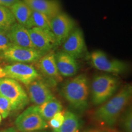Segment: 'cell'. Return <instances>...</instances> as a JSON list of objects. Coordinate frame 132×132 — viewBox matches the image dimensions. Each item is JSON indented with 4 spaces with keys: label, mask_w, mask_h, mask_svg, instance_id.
Masks as SVG:
<instances>
[{
    "label": "cell",
    "mask_w": 132,
    "mask_h": 132,
    "mask_svg": "<svg viewBox=\"0 0 132 132\" xmlns=\"http://www.w3.org/2000/svg\"><path fill=\"white\" fill-rule=\"evenodd\" d=\"M12 45L6 32L0 31V53L4 52Z\"/></svg>",
    "instance_id": "obj_25"
},
{
    "label": "cell",
    "mask_w": 132,
    "mask_h": 132,
    "mask_svg": "<svg viewBox=\"0 0 132 132\" xmlns=\"http://www.w3.org/2000/svg\"><path fill=\"white\" fill-rule=\"evenodd\" d=\"M81 128V121L77 114L70 111L64 113V120L58 128L53 132H79Z\"/></svg>",
    "instance_id": "obj_18"
},
{
    "label": "cell",
    "mask_w": 132,
    "mask_h": 132,
    "mask_svg": "<svg viewBox=\"0 0 132 132\" xmlns=\"http://www.w3.org/2000/svg\"><path fill=\"white\" fill-rule=\"evenodd\" d=\"M62 51L75 59L82 57L86 52V45L83 32L80 28H75L62 44Z\"/></svg>",
    "instance_id": "obj_13"
},
{
    "label": "cell",
    "mask_w": 132,
    "mask_h": 132,
    "mask_svg": "<svg viewBox=\"0 0 132 132\" xmlns=\"http://www.w3.org/2000/svg\"><path fill=\"white\" fill-rule=\"evenodd\" d=\"M15 124L16 128L21 132L40 131L48 127L37 105L29 106L23 111L16 118Z\"/></svg>",
    "instance_id": "obj_5"
},
{
    "label": "cell",
    "mask_w": 132,
    "mask_h": 132,
    "mask_svg": "<svg viewBox=\"0 0 132 132\" xmlns=\"http://www.w3.org/2000/svg\"><path fill=\"white\" fill-rule=\"evenodd\" d=\"M50 87L47 82L40 78L26 85L29 100L37 106L48 101L54 97Z\"/></svg>",
    "instance_id": "obj_11"
},
{
    "label": "cell",
    "mask_w": 132,
    "mask_h": 132,
    "mask_svg": "<svg viewBox=\"0 0 132 132\" xmlns=\"http://www.w3.org/2000/svg\"><path fill=\"white\" fill-rule=\"evenodd\" d=\"M37 62L39 70L47 79L46 82L50 86L56 85L62 80V76L57 70L53 52L51 51L44 54Z\"/></svg>",
    "instance_id": "obj_12"
},
{
    "label": "cell",
    "mask_w": 132,
    "mask_h": 132,
    "mask_svg": "<svg viewBox=\"0 0 132 132\" xmlns=\"http://www.w3.org/2000/svg\"><path fill=\"white\" fill-rule=\"evenodd\" d=\"M25 27L27 29L37 28L51 30L50 20L45 15L36 11H32L30 17Z\"/></svg>",
    "instance_id": "obj_20"
},
{
    "label": "cell",
    "mask_w": 132,
    "mask_h": 132,
    "mask_svg": "<svg viewBox=\"0 0 132 132\" xmlns=\"http://www.w3.org/2000/svg\"><path fill=\"white\" fill-rule=\"evenodd\" d=\"M8 38L12 45L26 48H32L28 29L16 22L6 32Z\"/></svg>",
    "instance_id": "obj_16"
},
{
    "label": "cell",
    "mask_w": 132,
    "mask_h": 132,
    "mask_svg": "<svg viewBox=\"0 0 132 132\" xmlns=\"http://www.w3.org/2000/svg\"><path fill=\"white\" fill-rule=\"evenodd\" d=\"M32 11L45 15L50 20L61 12L58 0H23Z\"/></svg>",
    "instance_id": "obj_15"
},
{
    "label": "cell",
    "mask_w": 132,
    "mask_h": 132,
    "mask_svg": "<svg viewBox=\"0 0 132 132\" xmlns=\"http://www.w3.org/2000/svg\"><path fill=\"white\" fill-rule=\"evenodd\" d=\"M1 120H2V118H1V116L0 115V123L1 122Z\"/></svg>",
    "instance_id": "obj_31"
},
{
    "label": "cell",
    "mask_w": 132,
    "mask_h": 132,
    "mask_svg": "<svg viewBox=\"0 0 132 132\" xmlns=\"http://www.w3.org/2000/svg\"><path fill=\"white\" fill-rule=\"evenodd\" d=\"M0 132H16V131L14 128H7V129L3 130V131Z\"/></svg>",
    "instance_id": "obj_28"
},
{
    "label": "cell",
    "mask_w": 132,
    "mask_h": 132,
    "mask_svg": "<svg viewBox=\"0 0 132 132\" xmlns=\"http://www.w3.org/2000/svg\"><path fill=\"white\" fill-rule=\"evenodd\" d=\"M92 65L97 70L106 73L115 74L122 73L127 69V64L118 59H111L102 50H95L90 56Z\"/></svg>",
    "instance_id": "obj_8"
},
{
    "label": "cell",
    "mask_w": 132,
    "mask_h": 132,
    "mask_svg": "<svg viewBox=\"0 0 132 132\" xmlns=\"http://www.w3.org/2000/svg\"><path fill=\"white\" fill-rule=\"evenodd\" d=\"M28 32L33 48L44 54L57 47L55 37L51 30L32 28L28 29Z\"/></svg>",
    "instance_id": "obj_10"
},
{
    "label": "cell",
    "mask_w": 132,
    "mask_h": 132,
    "mask_svg": "<svg viewBox=\"0 0 132 132\" xmlns=\"http://www.w3.org/2000/svg\"><path fill=\"white\" fill-rule=\"evenodd\" d=\"M43 55L44 54L34 48L12 45L0 53V58L9 62L31 63L37 62Z\"/></svg>",
    "instance_id": "obj_7"
},
{
    "label": "cell",
    "mask_w": 132,
    "mask_h": 132,
    "mask_svg": "<svg viewBox=\"0 0 132 132\" xmlns=\"http://www.w3.org/2000/svg\"><path fill=\"white\" fill-rule=\"evenodd\" d=\"M6 78L13 79L27 85L37 79L40 75L35 67L26 63L15 62L3 67Z\"/></svg>",
    "instance_id": "obj_6"
},
{
    "label": "cell",
    "mask_w": 132,
    "mask_h": 132,
    "mask_svg": "<svg viewBox=\"0 0 132 132\" xmlns=\"http://www.w3.org/2000/svg\"><path fill=\"white\" fill-rule=\"evenodd\" d=\"M9 9L16 22L25 26L32 12L30 7L23 0H19Z\"/></svg>",
    "instance_id": "obj_17"
},
{
    "label": "cell",
    "mask_w": 132,
    "mask_h": 132,
    "mask_svg": "<svg viewBox=\"0 0 132 132\" xmlns=\"http://www.w3.org/2000/svg\"><path fill=\"white\" fill-rule=\"evenodd\" d=\"M0 95L11 102L12 111H19L28 105L29 97L19 82L9 78H0Z\"/></svg>",
    "instance_id": "obj_4"
},
{
    "label": "cell",
    "mask_w": 132,
    "mask_h": 132,
    "mask_svg": "<svg viewBox=\"0 0 132 132\" xmlns=\"http://www.w3.org/2000/svg\"><path fill=\"white\" fill-rule=\"evenodd\" d=\"M102 132H117V131H111V130H108V131H102Z\"/></svg>",
    "instance_id": "obj_30"
},
{
    "label": "cell",
    "mask_w": 132,
    "mask_h": 132,
    "mask_svg": "<svg viewBox=\"0 0 132 132\" xmlns=\"http://www.w3.org/2000/svg\"><path fill=\"white\" fill-rule=\"evenodd\" d=\"M38 107L41 115L46 121L50 119L55 114L61 111L63 108L61 102L55 97H53L52 99L39 105Z\"/></svg>",
    "instance_id": "obj_19"
},
{
    "label": "cell",
    "mask_w": 132,
    "mask_h": 132,
    "mask_svg": "<svg viewBox=\"0 0 132 132\" xmlns=\"http://www.w3.org/2000/svg\"><path fill=\"white\" fill-rule=\"evenodd\" d=\"M56 64L59 74L64 77L75 75L79 70V64L77 59L64 51L54 53Z\"/></svg>",
    "instance_id": "obj_14"
},
{
    "label": "cell",
    "mask_w": 132,
    "mask_h": 132,
    "mask_svg": "<svg viewBox=\"0 0 132 132\" xmlns=\"http://www.w3.org/2000/svg\"><path fill=\"white\" fill-rule=\"evenodd\" d=\"M31 132H44V131H31Z\"/></svg>",
    "instance_id": "obj_32"
},
{
    "label": "cell",
    "mask_w": 132,
    "mask_h": 132,
    "mask_svg": "<svg viewBox=\"0 0 132 132\" xmlns=\"http://www.w3.org/2000/svg\"><path fill=\"white\" fill-rule=\"evenodd\" d=\"M12 111L11 102L4 97L0 95V115L1 116V118H7Z\"/></svg>",
    "instance_id": "obj_23"
},
{
    "label": "cell",
    "mask_w": 132,
    "mask_h": 132,
    "mask_svg": "<svg viewBox=\"0 0 132 132\" xmlns=\"http://www.w3.org/2000/svg\"><path fill=\"white\" fill-rule=\"evenodd\" d=\"M64 113L65 111H61L55 114L50 119L48 120V126H50L53 130L58 128L64 120Z\"/></svg>",
    "instance_id": "obj_24"
},
{
    "label": "cell",
    "mask_w": 132,
    "mask_h": 132,
    "mask_svg": "<svg viewBox=\"0 0 132 132\" xmlns=\"http://www.w3.org/2000/svg\"><path fill=\"white\" fill-rule=\"evenodd\" d=\"M119 81L113 75H98L94 77L90 85L92 102L94 105H100L110 99L118 89Z\"/></svg>",
    "instance_id": "obj_3"
},
{
    "label": "cell",
    "mask_w": 132,
    "mask_h": 132,
    "mask_svg": "<svg viewBox=\"0 0 132 132\" xmlns=\"http://www.w3.org/2000/svg\"><path fill=\"white\" fill-rule=\"evenodd\" d=\"M16 22L9 8L0 6V31L6 32Z\"/></svg>",
    "instance_id": "obj_21"
},
{
    "label": "cell",
    "mask_w": 132,
    "mask_h": 132,
    "mask_svg": "<svg viewBox=\"0 0 132 132\" xmlns=\"http://www.w3.org/2000/svg\"><path fill=\"white\" fill-rule=\"evenodd\" d=\"M132 95L131 85H127L95 111L94 118L100 125L111 128L130 103Z\"/></svg>",
    "instance_id": "obj_1"
},
{
    "label": "cell",
    "mask_w": 132,
    "mask_h": 132,
    "mask_svg": "<svg viewBox=\"0 0 132 132\" xmlns=\"http://www.w3.org/2000/svg\"><path fill=\"white\" fill-rule=\"evenodd\" d=\"M19 0H0V6L10 8Z\"/></svg>",
    "instance_id": "obj_26"
},
{
    "label": "cell",
    "mask_w": 132,
    "mask_h": 132,
    "mask_svg": "<svg viewBox=\"0 0 132 132\" xmlns=\"http://www.w3.org/2000/svg\"><path fill=\"white\" fill-rule=\"evenodd\" d=\"M5 77H6V73H5L4 69L1 66V60H0V78H5Z\"/></svg>",
    "instance_id": "obj_27"
},
{
    "label": "cell",
    "mask_w": 132,
    "mask_h": 132,
    "mask_svg": "<svg viewBox=\"0 0 132 132\" xmlns=\"http://www.w3.org/2000/svg\"><path fill=\"white\" fill-rule=\"evenodd\" d=\"M86 132H102V131H98V130H90L89 131H87Z\"/></svg>",
    "instance_id": "obj_29"
},
{
    "label": "cell",
    "mask_w": 132,
    "mask_h": 132,
    "mask_svg": "<svg viewBox=\"0 0 132 132\" xmlns=\"http://www.w3.org/2000/svg\"><path fill=\"white\" fill-rule=\"evenodd\" d=\"M75 28V21L65 13L61 12L50 20V29L55 37L57 46L63 44Z\"/></svg>",
    "instance_id": "obj_9"
},
{
    "label": "cell",
    "mask_w": 132,
    "mask_h": 132,
    "mask_svg": "<svg viewBox=\"0 0 132 132\" xmlns=\"http://www.w3.org/2000/svg\"><path fill=\"white\" fill-rule=\"evenodd\" d=\"M121 126L125 132H132V112L131 107H128L123 112L120 120Z\"/></svg>",
    "instance_id": "obj_22"
},
{
    "label": "cell",
    "mask_w": 132,
    "mask_h": 132,
    "mask_svg": "<svg viewBox=\"0 0 132 132\" xmlns=\"http://www.w3.org/2000/svg\"><path fill=\"white\" fill-rule=\"evenodd\" d=\"M89 85L86 75L80 74L67 81L62 86L61 94L72 108L79 111L88 106Z\"/></svg>",
    "instance_id": "obj_2"
}]
</instances>
